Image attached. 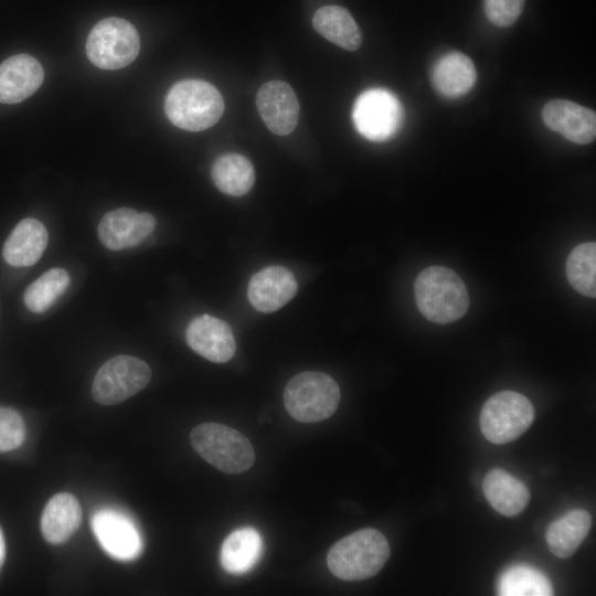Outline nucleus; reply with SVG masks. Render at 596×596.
Instances as JSON below:
<instances>
[{
	"label": "nucleus",
	"mask_w": 596,
	"mask_h": 596,
	"mask_svg": "<svg viewBox=\"0 0 596 596\" xmlns=\"http://www.w3.org/2000/svg\"><path fill=\"white\" fill-rule=\"evenodd\" d=\"M164 110L178 128L201 131L219 121L224 110L221 93L202 79H183L168 92Z\"/></svg>",
	"instance_id": "7ed1b4c3"
},
{
	"label": "nucleus",
	"mask_w": 596,
	"mask_h": 596,
	"mask_svg": "<svg viewBox=\"0 0 596 596\" xmlns=\"http://www.w3.org/2000/svg\"><path fill=\"white\" fill-rule=\"evenodd\" d=\"M256 106L266 127L275 135H289L299 119V103L291 86L281 81L263 84Z\"/></svg>",
	"instance_id": "f8f14e48"
},
{
	"label": "nucleus",
	"mask_w": 596,
	"mask_h": 596,
	"mask_svg": "<svg viewBox=\"0 0 596 596\" xmlns=\"http://www.w3.org/2000/svg\"><path fill=\"white\" fill-rule=\"evenodd\" d=\"M155 227L156 219L150 213L120 207L107 212L102 217L97 234L106 248L120 251L142 243Z\"/></svg>",
	"instance_id": "9b49d317"
},
{
	"label": "nucleus",
	"mask_w": 596,
	"mask_h": 596,
	"mask_svg": "<svg viewBox=\"0 0 596 596\" xmlns=\"http://www.w3.org/2000/svg\"><path fill=\"white\" fill-rule=\"evenodd\" d=\"M185 338L193 351L211 362H227L235 353L236 343L231 327L210 315L193 318L188 324Z\"/></svg>",
	"instance_id": "ddd939ff"
},
{
	"label": "nucleus",
	"mask_w": 596,
	"mask_h": 596,
	"mask_svg": "<svg viewBox=\"0 0 596 596\" xmlns=\"http://www.w3.org/2000/svg\"><path fill=\"white\" fill-rule=\"evenodd\" d=\"M403 107L398 98L384 88H371L355 99L352 119L356 130L372 141H385L402 127Z\"/></svg>",
	"instance_id": "1a4fd4ad"
},
{
	"label": "nucleus",
	"mask_w": 596,
	"mask_h": 596,
	"mask_svg": "<svg viewBox=\"0 0 596 596\" xmlns=\"http://www.w3.org/2000/svg\"><path fill=\"white\" fill-rule=\"evenodd\" d=\"M482 491L491 507L505 517L518 515L530 500L525 483L500 468L491 469L485 476Z\"/></svg>",
	"instance_id": "6ab92c4d"
},
{
	"label": "nucleus",
	"mask_w": 596,
	"mask_h": 596,
	"mask_svg": "<svg viewBox=\"0 0 596 596\" xmlns=\"http://www.w3.org/2000/svg\"><path fill=\"white\" fill-rule=\"evenodd\" d=\"M49 234L36 219L28 217L17 224L4 242L2 256L14 267L35 264L46 248Z\"/></svg>",
	"instance_id": "f3484780"
},
{
	"label": "nucleus",
	"mask_w": 596,
	"mask_h": 596,
	"mask_svg": "<svg viewBox=\"0 0 596 596\" xmlns=\"http://www.w3.org/2000/svg\"><path fill=\"white\" fill-rule=\"evenodd\" d=\"M525 0H485V13L497 26H510L521 15Z\"/></svg>",
	"instance_id": "c85d7f7f"
},
{
	"label": "nucleus",
	"mask_w": 596,
	"mask_h": 596,
	"mask_svg": "<svg viewBox=\"0 0 596 596\" xmlns=\"http://www.w3.org/2000/svg\"><path fill=\"white\" fill-rule=\"evenodd\" d=\"M263 553V540L254 528L234 530L224 540L221 564L232 575H242L255 566Z\"/></svg>",
	"instance_id": "4be33fe9"
},
{
	"label": "nucleus",
	"mask_w": 596,
	"mask_h": 596,
	"mask_svg": "<svg viewBox=\"0 0 596 596\" xmlns=\"http://www.w3.org/2000/svg\"><path fill=\"white\" fill-rule=\"evenodd\" d=\"M44 71L39 61L29 54H17L0 64V103L17 104L42 85Z\"/></svg>",
	"instance_id": "dca6fc26"
},
{
	"label": "nucleus",
	"mask_w": 596,
	"mask_h": 596,
	"mask_svg": "<svg viewBox=\"0 0 596 596\" xmlns=\"http://www.w3.org/2000/svg\"><path fill=\"white\" fill-rule=\"evenodd\" d=\"M533 419L534 407L528 397L514 391H502L486 401L479 424L486 439L502 445L519 438Z\"/></svg>",
	"instance_id": "0eeeda50"
},
{
	"label": "nucleus",
	"mask_w": 596,
	"mask_h": 596,
	"mask_svg": "<svg viewBox=\"0 0 596 596\" xmlns=\"http://www.w3.org/2000/svg\"><path fill=\"white\" fill-rule=\"evenodd\" d=\"M140 40L136 28L120 18H106L91 30L85 50L89 61L103 70H118L137 57Z\"/></svg>",
	"instance_id": "423d86ee"
},
{
	"label": "nucleus",
	"mask_w": 596,
	"mask_h": 596,
	"mask_svg": "<svg viewBox=\"0 0 596 596\" xmlns=\"http://www.w3.org/2000/svg\"><path fill=\"white\" fill-rule=\"evenodd\" d=\"M70 284L71 277L65 269L51 268L25 289L24 304L30 311L42 313L66 291Z\"/></svg>",
	"instance_id": "a878e982"
},
{
	"label": "nucleus",
	"mask_w": 596,
	"mask_h": 596,
	"mask_svg": "<svg viewBox=\"0 0 596 596\" xmlns=\"http://www.w3.org/2000/svg\"><path fill=\"white\" fill-rule=\"evenodd\" d=\"M298 289L294 274L283 266H268L257 272L249 280L247 297L260 312H274L284 307Z\"/></svg>",
	"instance_id": "2eb2a0df"
},
{
	"label": "nucleus",
	"mask_w": 596,
	"mask_h": 596,
	"mask_svg": "<svg viewBox=\"0 0 596 596\" xmlns=\"http://www.w3.org/2000/svg\"><path fill=\"white\" fill-rule=\"evenodd\" d=\"M430 78L434 88L440 95L457 98L473 87L477 71L469 56L453 51L436 61L432 68Z\"/></svg>",
	"instance_id": "a211bd4d"
},
{
	"label": "nucleus",
	"mask_w": 596,
	"mask_h": 596,
	"mask_svg": "<svg viewBox=\"0 0 596 596\" xmlns=\"http://www.w3.org/2000/svg\"><path fill=\"white\" fill-rule=\"evenodd\" d=\"M190 440L204 460L228 475L242 473L255 461V451L248 438L220 423L199 424L192 429Z\"/></svg>",
	"instance_id": "20e7f679"
},
{
	"label": "nucleus",
	"mask_w": 596,
	"mask_h": 596,
	"mask_svg": "<svg viewBox=\"0 0 596 596\" xmlns=\"http://www.w3.org/2000/svg\"><path fill=\"white\" fill-rule=\"evenodd\" d=\"M414 292L421 313L435 323L456 321L469 308L465 283L445 266H429L422 270L415 280Z\"/></svg>",
	"instance_id": "f03ea898"
},
{
	"label": "nucleus",
	"mask_w": 596,
	"mask_h": 596,
	"mask_svg": "<svg viewBox=\"0 0 596 596\" xmlns=\"http://www.w3.org/2000/svg\"><path fill=\"white\" fill-rule=\"evenodd\" d=\"M211 177L221 192L232 196L246 194L255 182L252 162L240 153L219 157L212 166Z\"/></svg>",
	"instance_id": "b1692460"
},
{
	"label": "nucleus",
	"mask_w": 596,
	"mask_h": 596,
	"mask_svg": "<svg viewBox=\"0 0 596 596\" xmlns=\"http://www.w3.org/2000/svg\"><path fill=\"white\" fill-rule=\"evenodd\" d=\"M82 521L78 500L71 493L61 492L46 503L41 517V531L51 544L66 542Z\"/></svg>",
	"instance_id": "aec40b11"
},
{
	"label": "nucleus",
	"mask_w": 596,
	"mask_h": 596,
	"mask_svg": "<svg viewBox=\"0 0 596 596\" xmlns=\"http://www.w3.org/2000/svg\"><path fill=\"white\" fill-rule=\"evenodd\" d=\"M391 554L387 539L376 529L358 530L329 550L330 572L342 581H363L377 574Z\"/></svg>",
	"instance_id": "f257e3e1"
},
{
	"label": "nucleus",
	"mask_w": 596,
	"mask_h": 596,
	"mask_svg": "<svg viewBox=\"0 0 596 596\" xmlns=\"http://www.w3.org/2000/svg\"><path fill=\"white\" fill-rule=\"evenodd\" d=\"M497 592L502 596H547L553 595V587L545 574L538 568L515 564L502 572Z\"/></svg>",
	"instance_id": "393cba45"
},
{
	"label": "nucleus",
	"mask_w": 596,
	"mask_h": 596,
	"mask_svg": "<svg viewBox=\"0 0 596 596\" xmlns=\"http://www.w3.org/2000/svg\"><path fill=\"white\" fill-rule=\"evenodd\" d=\"M545 126L567 140L586 145L595 140L594 110L566 99L550 100L542 109Z\"/></svg>",
	"instance_id": "4468645a"
},
{
	"label": "nucleus",
	"mask_w": 596,
	"mask_h": 596,
	"mask_svg": "<svg viewBox=\"0 0 596 596\" xmlns=\"http://www.w3.org/2000/svg\"><path fill=\"white\" fill-rule=\"evenodd\" d=\"M150 379L151 370L145 361L130 355L114 356L97 371L93 398L102 405L121 403L145 389Z\"/></svg>",
	"instance_id": "6e6552de"
},
{
	"label": "nucleus",
	"mask_w": 596,
	"mask_h": 596,
	"mask_svg": "<svg viewBox=\"0 0 596 596\" xmlns=\"http://www.w3.org/2000/svg\"><path fill=\"white\" fill-rule=\"evenodd\" d=\"M592 518L586 510L568 511L547 526L545 541L549 550L560 558L572 556L588 534Z\"/></svg>",
	"instance_id": "412c9836"
},
{
	"label": "nucleus",
	"mask_w": 596,
	"mask_h": 596,
	"mask_svg": "<svg viewBox=\"0 0 596 596\" xmlns=\"http://www.w3.org/2000/svg\"><path fill=\"white\" fill-rule=\"evenodd\" d=\"M566 277L579 294L596 296V244L587 242L577 245L566 260Z\"/></svg>",
	"instance_id": "bb28decb"
},
{
	"label": "nucleus",
	"mask_w": 596,
	"mask_h": 596,
	"mask_svg": "<svg viewBox=\"0 0 596 596\" xmlns=\"http://www.w3.org/2000/svg\"><path fill=\"white\" fill-rule=\"evenodd\" d=\"M340 396V389L330 375L306 371L289 380L284 390V404L294 419L317 423L333 415Z\"/></svg>",
	"instance_id": "39448f33"
},
{
	"label": "nucleus",
	"mask_w": 596,
	"mask_h": 596,
	"mask_svg": "<svg viewBox=\"0 0 596 596\" xmlns=\"http://www.w3.org/2000/svg\"><path fill=\"white\" fill-rule=\"evenodd\" d=\"M312 25L320 35L347 51H355L362 44V33L356 22L340 6H326L317 10Z\"/></svg>",
	"instance_id": "5701e85b"
},
{
	"label": "nucleus",
	"mask_w": 596,
	"mask_h": 596,
	"mask_svg": "<svg viewBox=\"0 0 596 596\" xmlns=\"http://www.w3.org/2000/svg\"><path fill=\"white\" fill-rule=\"evenodd\" d=\"M25 426L21 415L9 407H0V453L10 451L23 444Z\"/></svg>",
	"instance_id": "cd10ccee"
},
{
	"label": "nucleus",
	"mask_w": 596,
	"mask_h": 596,
	"mask_svg": "<svg viewBox=\"0 0 596 596\" xmlns=\"http://www.w3.org/2000/svg\"><path fill=\"white\" fill-rule=\"evenodd\" d=\"M4 555H6V543H4L3 533L0 529V566L2 565L4 561Z\"/></svg>",
	"instance_id": "c756f323"
},
{
	"label": "nucleus",
	"mask_w": 596,
	"mask_h": 596,
	"mask_svg": "<svg viewBox=\"0 0 596 596\" xmlns=\"http://www.w3.org/2000/svg\"><path fill=\"white\" fill-rule=\"evenodd\" d=\"M92 529L102 547L114 558L131 561L142 551L141 535L125 513L102 509L92 517Z\"/></svg>",
	"instance_id": "9d476101"
}]
</instances>
